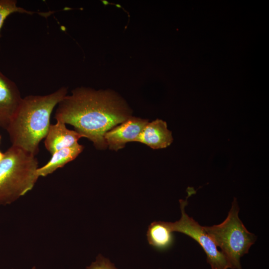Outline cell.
<instances>
[{"instance_id":"obj_1","label":"cell","mask_w":269,"mask_h":269,"mask_svg":"<svg viewBox=\"0 0 269 269\" xmlns=\"http://www.w3.org/2000/svg\"><path fill=\"white\" fill-rule=\"evenodd\" d=\"M126 102L115 92L79 87L58 104L55 119L73 126L98 149L107 147L105 134L131 117Z\"/></svg>"},{"instance_id":"obj_2","label":"cell","mask_w":269,"mask_h":269,"mask_svg":"<svg viewBox=\"0 0 269 269\" xmlns=\"http://www.w3.org/2000/svg\"><path fill=\"white\" fill-rule=\"evenodd\" d=\"M67 93V88L63 87L46 95H29L22 98L6 130L12 145L35 155L40 141L47 134L54 108Z\"/></svg>"},{"instance_id":"obj_3","label":"cell","mask_w":269,"mask_h":269,"mask_svg":"<svg viewBox=\"0 0 269 269\" xmlns=\"http://www.w3.org/2000/svg\"><path fill=\"white\" fill-rule=\"evenodd\" d=\"M35 155L12 145L0 162V206L10 204L31 190L39 176Z\"/></svg>"},{"instance_id":"obj_4","label":"cell","mask_w":269,"mask_h":269,"mask_svg":"<svg viewBox=\"0 0 269 269\" xmlns=\"http://www.w3.org/2000/svg\"><path fill=\"white\" fill-rule=\"evenodd\" d=\"M239 208L235 198L226 219L221 224L203 228L226 258L230 268L242 269L240 259L249 250L256 236L246 228L238 216Z\"/></svg>"},{"instance_id":"obj_5","label":"cell","mask_w":269,"mask_h":269,"mask_svg":"<svg viewBox=\"0 0 269 269\" xmlns=\"http://www.w3.org/2000/svg\"><path fill=\"white\" fill-rule=\"evenodd\" d=\"M179 203L181 212L180 219L175 222H167L171 231L184 234L196 241L206 253L207 262L212 269L230 268L226 258L218 250L217 246L203 227L186 213L185 208L187 204V200H180Z\"/></svg>"},{"instance_id":"obj_6","label":"cell","mask_w":269,"mask_h":269,"mask_svg":"<svg viewBox=\"0 0 269 269\" xmlns=\"http://www.w3.org/2000/svg\"><path fill=\"white\" fill-rule=\"evenodd\" d=\"M148 121L131 117L120 125L115 127L104 135V139L112 150L123 148L128 142L136 141Z\"/></svg>"},{"instance_id":"obj_7","label":"cell","mask_w":269,"mask_h":269,"mask_svg":"<svg viewBox=\"0 0 269 269\" xmlns=\"http://www.w3.org/2000/svg\"><path fill=\"white\" fill-rule=\"evenodd\" d=\"M22 100L16 84L0 71V127L6 130Z\"/></svg>"},{"instance_id":"obj_8","label":"cell","mask_w":269,"mask_h":269,"mask_svg":"<svg viewBox=\"0 0 269 269\" xmlns=\"http://www.w3.org/2000/svg\"><path fill=\"white\" fill-rule=\"evenodd\" d=\"M56 121L55 124H50L45 137V147L51 154L61 149L77 144L78 140L83 137L76 131L68 129L63 122Z\"/></svg>"},{"instance_id":"obj_9","label":"cell","mask_w":269,"mask_h":269,"mask_svg":"<svg viewBox=\"0 0 269 269\" xmlns=\"http://www.w3.org/2000/svg\"><path fill=\"white\" fill-rule=\"evenodd\" d=\"M172 141L171 132L167 129L166 123L159 119L148 122L136 140L153 149L166 147Z\"/></svg>"},{"instance_id":"obj_10","label":"cell","mask_w":269,"mask_h":269,"mask_svg":"<svg viewBox=\"0 0 269 269\" xmlns=\"http://www.w3.org/2000/svg\"><path fill=\"white\" fill-rule=\"evenodd\" d=\"M146 237L149 244L158 251L169 249L175 240L167 222L164 221L152 222L148 227Z\"/></svg>"},{"instance_id":"obj_11","label":"cell","mask_w":269,"mask_h":269,"mask_svg":"<svg viewBox=\"0 0 269 269\" xmlns=\"http://www.w3.org/2000/svg\"><path fill=\"white\" fill-rule=\"evenodd\" d=\"M83 148V145L77 143L72 146L63 148L55 152L45 165L38 168V176H46L57 169L63 167L66 164L74 160L82 151Z\"/></svg>"},{"instance_id":"obj_12","label":"cell","mask_w":269,"mask_h":269,"mask_svg":"<svg viewBox=\"0 0 269 269\" xmlns=\"http://www.w3.org/2000/svg\"><path fill=\"white\" fill-rule=\"evenodd\" d=\"M17 1L14 0H0V30L7 17L14 12H20L32 14L35 12L27 10L17 6Z\"/></svg>"},{"instance_id":"obj_13","label":"cell","mask_w":269,"mask_h":269,"mask_svg":"<svg viewBox=\"0 0 269 269\" xmlns=\"http://www.w3.org/2000/svg\"><path fill=\"white\" fill-rule=\"evenodd\" d=\"M86 269H118L114 264L102 255H98L96 261L86 267Z\"/></svg>"},{"instance_id":"obj_14","label":"cell","mask_w":269,"mask_h":269,"mask_svg":"<svg viewBox=\"0 0 269 269\" xmlns=\"http://www.w3.org/2000/svg\"><path fill=\"white\" fill-rule=\"evenodd\" d=\"M4 157V153L1 152L0 151V162L1 161V160L3 159Z\"/></svg>"},{"instance_id":"obj_15","label":"cell","mask_w":269,"mask_h":269,"mask_svg":"<svg viewBox=\"0 0 269 269\" xmlns=\"http://www.w3.org/2000/svg\"><path fill=\"white\" fill-rule=\"evenodd\" d=\"M31 269H36V267L34 266Z\"/></svg>"},{"instance_id":"obj_16","label":"cell","mask_w":269,"mask_h":269,"mask_svg":"<svg viewBox=\"0 0 269 269\" xmlns=\"http://www.w3.org/2000/svg\"><path fill=\"white\" fill-rule=\"evenodd\" d=\"M0 139H1V136L0 135Z\"/></svg>"}]
</instances>
